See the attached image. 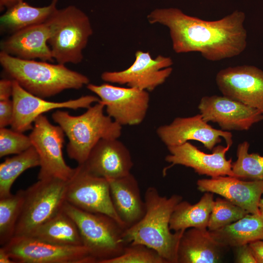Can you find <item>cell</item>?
<instances>
[{
  "label": "cell",
  "mask_w": 263,
  "mask_h": 263,
  "mask_svg": "<svg viewBox=\"0 0 263 263\" xmlns=\"http://www.w3.org/2000/svg\"><path fill=\"white\" fill-rule=\"evenodd\" d=\"M104 263H167L155 250L140 244H129L120 256Z\"/></svg>",
  "instance_id": "cell-31"
},
{
  "label": "cell",
  "mask_w": 263,
  "mask_h": 263,
  "mask_svg": "<svg viewBox=\"0 0 263 263\" xmlns=\"http://www.w3.org/2000/svg\"><path fill=\"white\" fill-rule=\"evenodd\" d=\"M48 44L57 63L77 64L93 33L88 16L75 5L57 9L46 22Z\"/></svg>",
  "instance_id": "cell-6"
},
{
  "label": "cell",
  "mask_w": 263,
  "mask_h": 263,
  "mask_svg": "<svg viewBox=\"0 0 263 263\" xmlns=\"http://www.w3.org/2000/svg\"><path fill=\"white\" fill-rule=\"evenodd\" d=\"M65 133L59 126L53 125L43 114L34 122L29 136L40 160L38 179L54 178L68 182L76 168L66 163L62 153Z\"/></svg>",
  "instance_id": "cell-8"
},
{
  "label": "cell",
  "mask_w": 263,
  "mask_h": 263,
  "mask_svg": "<svg viewBox=\"0 0 263 263\" xmlns=\"http://www.w3.org/2000/svg\"><path fill=\"white\" fill-rule=\"evenodd\" d=\"M0 263H15L9 254L2 247L0 248Z\"/></svg>",
  "instance_id": "cell-37"
},
{
  "label": "cell",
  "mask_w": 263,
  "mask_h": 263,
  "mask_svg": "<svg viewBox=\"0 0 263 263\" xmlns=\"http://www.w3.org/2000/svg\"><path fill=\"white\" fill-rule=\"evenodd\" d=\"M249 146L246 141L238 145L237 159L232 163V171L235 177L243 180H263V156L248 153Z\"/></svg>",
  "instance_id": "cell-29"
},
{
  "label": "cell",
  "mask_w": 263,
  "mask_h": 263,
  "mask_svg": "<svg viewBox=\"0 0 263 263\" xmlns=\"http://www.w3.org/2000/svg\"><path fill=\"white\" fill-rule=\"evenodd\" d=\"M182 196H162L154 187L146 190V212L137 223L127 228L124 239L128 244H140L157 251L167 263H177L179 242L185 230L172 232L169 227L171 214Z\"/></svg>",
  "instance_id": "cell-2"
},
{
  "label": "cell",
  "mask_w": 263,
  "mask_h": 263,
  "mask_svg": "<svg viewBox=\"0 0 263 263\" xmlns=\"http://www.w3.org/2000/svg\"><path fill=\"white\" fill-rule=\"evenodd\" d=\"M39 165L38 154L33 146L21 153L6 158L0 164V198L11 194L13 184L23 172Z\"/></svg>",
  "instance_id": "cell-27"
},
{
  "label": "cell",
  "mask_w": 263,
  "mask_h": 263,
  "mask_svg": "<svg viewBox=\"0 0 263 263\" xmlns=\"http://www.w3.org/2000/svg\"><path fill=\"white\" fill-rule=\"evenodd\" d=\"M26 236L56 245L84 246L76 224L62 209Z\"/></svg>",
  "instance_id": "cell-26"
},
{
  "label": "cell",
  "mask_w": 263,
  "mask_h": 263,
  "mask_svg": "<svg viewBox=\"0 0 263 263\" xmlns=\"http://www.w3.org/2000/svg\"><path fill=\"white\" fill-rule=\"evenodd\" d=\"M13 88L14 115L11 126L21 132L32 130L36 119L43 113L58 108L88 109L100 100L97 96L86 95L65 101L51 102L29 93L15 80Z\"/></svg>",
  "instance_id": "cell-14"
},
{
  "label": "cell",
  "mask_w": 263,
  "mask_h": 263,
  "mask_svg": "<svg viewBox=\"0 0 263 263\" xmlns=\"http://www.w3.org/2000/svg\"><path fill=\"white\" fill-rule=\"evenodd\" d=\"M235 262L237 263H257L248 244L234 247Z\"/></svg>",
  "instance_id": "cell-34"
},
{
  "label": "cell",
  "mask_w": 263,
  "mask_h": 263,
  "mask_svg": "<svg viewBox=\"0 0 263 263\" xmlns=\"http://www.w3.org/2000/svg\"><path fill=\"white\" fill-rule=\"evenodd\" d=\"M23 0H0V10L3 11Z\"/></svg>",
  "instance_id": "cell-38"
},
{
  "label": "cell",
  "mask_w": 263,
  "mask_h": 263,
  "mask_svg": "<svg viewBox=\"0 0 263 263\" xmlns=\"http://www.w3.org/2000/svg\"><path fill=\"white\" fill-rule=\"evenodd\" d=\"M249 213L243 208L225 198L214 200L210 213L207 229L215 231L225 227Z\"/></svg>",
  "instance_id": "cell-30"
},
{
  "label": "cell",
  "mask_w": 263,
  "mask_h": 263,
  "mask_svg": "<svg viewBox=\"0 0 263 263\" xmlns=\"http://www.w3.org/2000/svg\"><path fill=\"white\" fill-rule=\"evenodd\" d=\"M87 88L98 97L107 114L121 126L139 125L145 119L150 101L148 91L108 83H89Z\"/></svg>",
  "instance_id": "cell-10"
},
{
  "label": "cell",
  "mask_w": 263,
  "mask_h": 263,
  "mask_svg": "<svg viewBox=\"0 0 263 263\" xmlns=\"http://www.w3.org/2000/svg\"><path fill=\"white\" fill-rule=\"evenodd\" d=\"M207 229L190 228L183 232L177 252V263H216L223 249Z\"/></svg>",
  "instance_id": "cell-22"
},
{
  "label": "cell",
  "mask_w": 263,
  "mask_h": 263,
  "mask_svg": "<svg viewBox=\"0 0 263 263\" xmlns=\"http://www.w3.org/2000/svg\"><path fill=\"white\" fill-rule=\"evenodd\" d=\"M67 183L54 178L38 179L24 190L14 236H29L62 209Z\"/></svg>",
  "instance_id": "cell-7"
},
{
  "label": "cell",
  "mask_w": 263,
  "mask_h": 263,
  "mask_svg": "<svg viewBox=\"0 0 263 263\" xmlns=\"http://www.w3.org/2000/svg\"><path fill=\"white\" fill-rule=\"evenodd\" d=\"M201 192L217 194L249 213L260 215L259 203L263 193V180L245 181L230 176L201 179L196 183Z\"/></svg>",
  "instance_id": "cell-19"
},
{
  "label": "cell",
  "mask_w": 263,
  "mask_h": 263,
  "mask_svg": "<svg viewBox=\"0 0 263 263\" xmlns=\"http://www.w3.org/2000/svg\"><path fill=\"white\" fill-rule=\"evenodd\" d=\"M262 196L259 203V209L260 215L263 218V193Z\"/></svg>",
  "instance_id": "cell-39"
},
{
  "label": "cell",
  "mask_w": 263,
  "mask_h": 263,
  "mask_svg": "<svg viewBox=\"0 0 263 263\" xmlns=\"http://www.w3.org/2000/svg\"><path fill=\"white\" fill-rule=\"evenodd\" d=\"M150 24L167 27L176 53H200L205 59L220 61L237 56L246 48L244 12L235 10L220 19L207 21L176 8H159L148 16Z\"/></svg>",
  "instance_id": "cell-1"
},
{
  "label": "cell",
  "mask_w": 263,
  "mask_h": 263,
  "mask_svg": "<svg viewBox=\"0 0 263 263\" xmlns=\"http://www.w3.org/2000/svg\"><path fill=\"white\" fill-rule=\"evenodd\" d=\"M67 183L65 201L83 210L109 215L126 228L118 216L107 179L88 172L81 165Z\"/></svg>",
  "instance_id": "cell-11"
},
{
  "label": "cell",
  "mask_w": 263,
  "mask_h": 263,
  "mask_svg": "<svg viewBox=\"0 0 263 263\" xmlns=\"http://www.w3.org/2000/svg\"><path fill=\"white\" fill-rule=\"evenodd\" d=\"M81 165L93 175L109 180L131 173L133 163L127 147L114 138L100 140Z\"/></svg>",
  "instance_id": "cell-18"
},
{
  "label": "cell",
  "mask_w": 263,
  "mask_h": 263,
  "mask_svg": "<svg viewBox=\"0 0 263 263\" xmlns=\"http://www.w3.org/2000/svg\"><path fill=\"white\" fill-rule=\"evenodd\" d=\"M257 263H263V240H258L249 244Z\"/></svg>",
  "instance_id": "cell-36"
},
{
  "label": "cell",
  "mask_w": 263,
  "mask_h": 263,
  "mask_svg": "<svg viewBox=\"0 0 263 263\" xmlns=\"http://www.w3.org/2000/svg\"><path fill=\"white\" fill-rule=\"evenodd\" d=\"M58 0H52L43 7H35L24 0L6 9L0 17V29L2 32L13 34L35 25L46 23L57 9Z\"/></svg>",
  "instance_id": "cell-23"
},
{
  "label": "cell",
  "mask_w": 263,
  "mask_h": 263,
  "mask_svg": "<svg viewBox=\"0 0 263 263\" xmlns=\"http://www.w3.org/2000/svg\"><path fill=\"white\" fill-rule=\"evenodd\" d=\"M13 80L5 78L0 80V101L9 99L12 96Z\"/></svg>",
  "instance_id": "cell-35"
},
{
  "label": "cell",
  "mask_w": 263,
  "mask_h": 263,
  "mask_svg": "<svg viewBox=\"0 0 263 263\" xmlns=\"http://www.w3.org/2000/svg\"><path fill=\"white\" fill-rule=\"evenodd\" d=\"M223 95L258 110L263 114V71L248 65L228 67L216 75Z\"/></svg>",
  "instance_id": "cell-13"
},
{
  "label": "cell",
  "mask_w": 263,
  "mask_h": 263,
  "mask_svg": "<svg viewBox=\"0 0 263 263\" xmlns=\"http://www.w3.org/2000/svg\"><path fill=\"white\" fill-rule=\"evenodd\" d=\"M210 233L224 248L249 244L263 240V218L259 214L248 213L232 224Z\"/></svg>",
  "instance_id": "cell-24"
},
{
  "label": "cell",
  "mask_w": 263,
  "mask_h": 263,
  "mask_svg": "<svg viewBox=\"0 0 263 263\" xmlns=\"http://www.w3.org/2000/svg\"><path fill=\"white\" fill-rule=\"evenodd\" d=\"M62 210L76 224L83 245L96 263L121 255L128 244L124 239L126 228L111 216L79 209L65 202Z\"/></svg>",
  "instance_id": "cell-5"
},
{
  "label": "cell",
  "mask_w": 263,
  "mask_h": 263,
  "mask_svg": "<svg viewBox=\"0 0 263 263\" xmlns=\"http://www.w3.org/2000/svg\"><path fill=\"white\" fill-rule=\"evenodd\" d=\"M32 146L29 136L6 127L0 128V157L22 152Z\"/></svg>",
  "instance_id": "cell-32"
},
{
  "label": "cell",
  "mask_w": 263,
  "mask_h": 263,
  "mask_svg": "<svg viewBox=\"0 0 263 263\" xmlns=\"http://www.w3.org/2000/svg\"><path fill=\"white\" fill-rule=\"evenodd\" d=\"M230 147L216 146L211 153H206L187 142L178 146L167 147L169 154L165 161L170 165H179L192 169L199 175L210 177L219 176L235 177L232 169V159H227L226 153Z\"/></svg>",
  "instance_id": "cell-17"
},
{
  "label": "cell",
  "mask_w": 263,
  "mask_h": 263,
  "mask_svg": "<svg viewBox=\"0 0 263 263\" xmlns=\"http://www.w3.org/2000/svg\"><path fill=\"white\" fill-rule=\"evenodd\" d=\"M133 63L127 69L102 73L101 79L107 82L126 85L151 91L164 83L172 72L171 57L161 55L153 58L148 52L137 51Z\"/></svg>",
  "instance_id": "cell-12"
},
{
  "label": "cell",
  "mask_w": 263,
  "mask_h": 263,
  "mask_svg": "<svg viewBox=\"0 0 263 263\" xmlns=\"http://www.w3.org/2000/svg\"><path fill=\"white\" fill-rule=\"evenodd\" d=\"M207 122L216 123L224 131H247L263 120L258 110L225 95L202 97L198 106Z\"/></svg>",
  "instance_id": "cell-16"
},
{
  "label": "cell",
  "mask_w": 263,
  "mask_h": 263,
  "mask_svg": "<svg viewBox=\"0 0 263 263\" xmlns=\"http://www.w3.org/2000/svg\"><path fill=\"white\" fill-rule=\"evenodd\" d=\"M0 247L15 263H96L84 246L56 245L31 236H14Z\"/></svg>",
  "instance_id": "cell-9"
},
{
  "label": "cell",
  "mask_w": 263,
  "mask_h": 263,
  "mask_svg": "<svg viewBox=\"0 0 263 263\" xmlns=\"http://www.w3.org/2000/svg\"><path fill=\"white\" fill-rule=\"evenodd\" d=\"M0 64L8 78L29 93L41 98L54 96L68 89H80L89 83L85 75L64 64L17 58L1 51Z\"/></svg>",
  "instance_id": "cell-3"
},
{
  "label": "cell",
  "mask_w": 263,
  "mask_h": 263,
  "mask_svg": "<svg viewBox=\"0 0 263 263\" xmlns=\"http://www.w3.org/2000/svg\"><path fill=\"white\" fill-rule=\"evenodd\" d=\"M14 115V105L12 100L0 101V128L11 125Z\"/></svg>",
  "instance_id": "cell-33"
},
{
  "label": "cell",
  "mask_w": 263,
  "mask_h": 263,
  "mask_svg": "<svg viewBox=\"0 0 263 263\" xmlns=\"http://www.w3.org/2000/svg\"><path fill=\"white\" fill-rule=\"evenodd\" d=\"M112 200L115 211L126 228L139 221L146 212L137 180L131 173L108 180Z\"/></svg>",
  "instance_id": "cell-21"
},
{
  "label": "cell",
  "mask_w": 263,
  "mask_h": 263,
  "mask_svg": "<svg viewBox=\"0 0 263 263\" xmlns=\"http://www.w3.org/2000/svg\"><path fill=\"white\" fill-rule=\"evenodd\" d=\"M24 198V190L0 198V245L3 246L14 236Z\"/></svg>",
  "instance_id": "cell-28"
},
{
  "label": "cell",
  "mask_w": 263,
  "mask_h": 263,
  "mask_svg": "<svg viewBox=\"0 0 263 263\" xmlns=\"http://www.w3.org/2000/svg\"><path fill=\"white\" fill-rule=\"evenodd\" d=\"M214 202L213 193L205 192L199 201L192 205L182 200L175 206L171 214L169 227L178 231L190 228L207 229Z\"/></svg>",
  "instance_id": "cell-25"
},
{
  "label": "cell",
  "mask_w": 263,
  "mask_h": 263,
  "mask_svg": "<svg viewBox=\"0 0 263 263\" xmlns=\"http://www.w3.org/2000/svg\"><path fill=\"white\" fill-rule=\"evenodd\" d=\"M105 106L100 101L88 108L82 114L74 116L57 110L52 118L68 139L66 151L71 159L81 165L90 151L102 139L118 138L122 126L104 113Z\"/></svg>",
  "instance_id": "cell-4"
},
{
  "label": "cell",
  "mask_w": 263,
  "mask_h": 263,
  "mask_svg": "<svg viewBox=\"0 0 263 263\" xmlns=\"http://www.w3.org/2000/svg\"><path fill=\"white\" fill-rule=\"evenodd\" d=\"M156 133L167 146H178L189 140L197 141L208 150H212L222 137L226 145L231 147L232 134L230 132L213 128L205 121L200 113L186 117H177L169 124L162 125Z\"/></svg>",
  "instance_id": "cell-15"
},
{
  "label": "cell",
  "mask_w": 263,
  "mask_h": 263,
  "mask_svg": "<svg viewBox=\"0 0 263 263\" xmlns=\"http://www.w3.org/2000/svg\"><path fill=\"white\" fill-rule=\"evenodd\" d=\"M46 23L29 26L10 34L1 41V51L19 58L54 61L48 41Z\"/></svg>",
  "instance_id": "cell-20"
}]
</instances>
